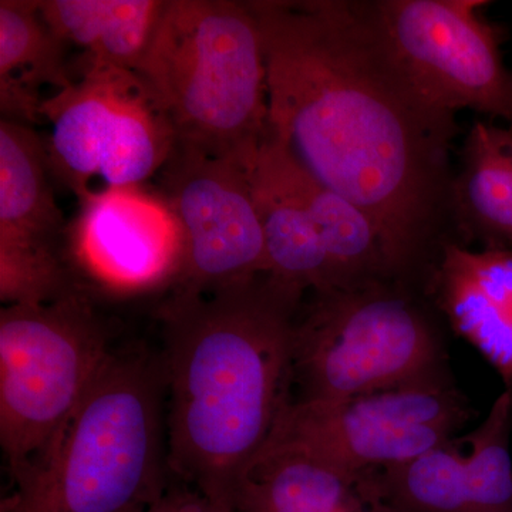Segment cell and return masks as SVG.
Listing matches in <instances>:
<instances>
[{"label":"cell","instance_id":"obj_1","mask_svg":"<svg viewBox=\"0 0 512 512\" xmlns=\"http://www.w3.org/2000/svg\"><path fill=\"white\" fill-rule=\"evenodd\" d=\"M249 3L264 39L269 136L372 218L394 276L409 281L453 211L456 116L404 72L375 0Z\"/></svg>","mask_w":512,"mask_h":512},{"label":"cell","instance_id":"obj_2","mask_svg":"<svg viewBox=\"0 0 512 512\" xmlns=\"http://www.w3.org/2000/svg\"><path fill=\"white\" fill-rule=\"evenodd\" d=\"M303 293L261 275L161 305L171 474L228 512L291 402Z\"/></svg>","mask_w":512,"mask_h":512},{"label":"cell","instance_id":"obj_3","mask_svg":"<svg viewBox=\"0 0 512 512\" xmlns=\"http://www.w3.org/2000/svg\"><path fill=\"white\" fill-rule=\"evenodd\" d=\"M161 352L114 349L45 457L0 512H137L160 497L168 464Z\"/></svg>","mask_w":512,"mask_h":512},{"label":"cell","instance_id":"obj_4","mask_svg":"<svg viewBox=\"0 0 512 512\" xmlns=\"http://www.w3.org/2000/svg\"><path fill=\"white\" fill-rule=\"evenodd\" d=\"M137 73L177 143L251 168L269 133L264 39L251 3L167 0Z\"/></svg>","mask_w":512,"mask_h":512},{"label":"cell","instance_id":"obj_5","mask_svg":"<svg viewBox=\"0 0 512 512\" xmlns=\"http://www.w3.org/2000/svg\"><path fill=\"white\" fill-rule=\"evenodd\" d=\"M443 349L407 282L315 293L296 323L295 400L336 402L443 379Z\"/></svg>","mask_w":512,"mask_h":512},{"label":"cell","instance_id":"obj_6","mask_svg":"<svg viewBox=\"0 0 512 512\" xmlns=\"http://www.w3.org/2000/svg\"><path fill=\"white\" fill-rule=\"evenodd\" d=\"M82 291L0 312V444L13 483L46 456L114 348Z\"/></svg>","mask_w":512,"mask_h":512},{"label":"cell","instance_id":"obj_7","mask_svg":"<svg viewBox=\"0 0 512 512\" xmlns=\"http://www.w3.org/2000/svg\"><path fill=\"white\" fill-rule=\"evenodd\" d=\"M72 86L43 101L50 171L79 198L104 187L146 185L173 153L177 136L153 87L117 67L74 70Z\"/></svg>","mask_w":512,"mask_h":512},{"label":"cell","instance_id":"obj_8","mask_svg":"<svg viewBox=\"0 0 512 512\" xmlns=\"http://www.w3.org/2000/svg\"><path fill=\"white\" fill-rule=\"evenodd\" d=\"M468 416L463 394L443 377L336 402L291 400L271 440L348 470L383 471L454 440Z\"/></svg>","mask_w":512,"mask_h":512},{"label":"cell","instance_id":"obj_9","mask_svg":"<svg viewBox=\"0 0 512 512\" xmlns=\"http://www.w3.org/2000/svg\"><path fill=\"white\" fill-rule=\"evenodd\" d=\"M394 55L437 109L474 110L512 126V73L478 0H375Z\"/></svg>","mask_w":512,"mask_h":512},{"label":"cell","instance_id":"obj_10","mask_svg":"<svg viewBox=\"0 0 512 512\" xmlns=\"http://www.w3.org/2000/svg\"><path fill=\"white\" fill-rule=\"evenodd\" d=\"M158 177L184 234L173 293L204 295L268 274L249 168L175 143Z\"/></svg>","mask_w":512,"mask_h":512},{"label":"cell","instance_id":"obj_11","mask_svg":"<svg viewBox=\"0 0 512 512\" xmlns=\"http://www.w3.org/2000/svg\"><path fill=\"white\" fill-rule=\"evenodd\" d=\"M76 264L117 292H138L177 278L184 234L170 202L146 185L103 187L80 200L69 228Z\"/></svg>","mask_w":512,"mask_h":512},{"label":"cell","instance_id":"obj_12","mask_svg":"<svg viewBox=\"0 0 512 512\" xmlns=\"http://www.w3.org/2000/svg\"><path fill=\"white\" fill-rule=\"evenodd\" d=\"M228 512H402L382 471L336 466L308 448L271 440L245 471Z\"/></svg>","mask_w":512,"mask_h":512},{"label":"cell","instance_id":"obj_13","mask_svg":"<svg viewBox=\"0 0 512 512\" xmlns=\"http://www.w3.org/2000/svg\"><path fill=\"white\" fill-rule=\"evenodd\" d=\"M437 306L512 389V247L444 242L433 272Z\"/></svg>","mask_w":512,"mask_h":512},{"label":"cell","instance_id":"obj_14","mask_svg":"<svg viewBox=\"0 0 512 512\" xmlns=\"http://www.w3.org/2000/svg\"><path fill=\"white\" fill-rule=\"evenodd\" d=\"M249 178L264 231L266 275L302 293L338 289L328 255L293 181L291 161L269 133L252 161Z\"/></svg>","mask_w":512,"mask_h":512},{"label":"cell","instance_id":"obj_15","mask_svg":"<svg viewBox=\"0 0 512 512\" xmlns=\"http://www.w3.org/2000/svg\"><path fill=\"white\" fill-rule=\"evenodd\" d=\"M69 43L47 25L39 0H0V111L2 120H42L40 89L72 86Z\"/></svg>","mask_w":512,"mask_h":512},{"label":"cell","instance_id":"obj_16","mask_svg":"<svg viewBox=\"0 0 512 512\" xmlns=\"http://www.w3.org/2000/svg\"><path fill=\"white\" fill-rule=\"evenodd\" d=\"M167 0H40L43 19L64 42L83 50L76 69L117 67L138 72ZM74 69V70H76Z\"/></svg>","mask_w":512,"mask_h":512},{"label":"cell","instance_id":"obj_17","mask_svg":"<svg viewBox=\"0 0 512 512\" xmlns=\"http://www.w3.org/2000/svg\"><path fill=\"white\" fill-rule=\"evenodd\" d=\"M50 177L39 134L26 124L0 121V245L57 249L66 221Z\"/></svg>","mask_w":512,"mask_h":512},{"label":"cell","instance_id":"obj_18","mask_svg":"<svg viewBox=\"0 0 512 512\" xmlns=\"http://www.w3.org/2000/svg\"><path fill=\"white\" fill-rule=\"evenodd\" d=\"M453 212L490 247L512 244V128L476 121L453 181Z\"/></svg>","mask_w":512,"mask_h":512},{"label":"cell","instance_id":"obj_19","mask_svg":"<svg viewBox=\"0 0 512 512\" xmlns=\"http://www.w3.org/2000/svg\"><path fill=\"white\" fill-rule=\"evenodd\" d=\"M289 161L293 181L318 231L338 289L397 281L372 218L348 198L313 180L291 158Z\"/></svg>","mask_w":512,"mask_h":512},{"label":"cell","instance_id":"obj_20","mask_svg":"<svg viewBox=\"0 0 512 512\" xmlns=\"http://www.w3.org/2000/svg\"><path fill=\"white\" fill-rule=\"evenodd\" d=\"M382 477L402 512H471L466 453L454 440L383 470Z\"/></svg>","mask_w":512,"mask_h":512},{"label":"cell","instance_id":"obj_21","mask_svg":"<svg viewBox=\"0 0 512 512\" xmlns=\"http://www.w3.org/2000/svg\"><path fill=\"white\" fill-rule=\"evenodd\" d=\"M512 389L495 399L470 436L466 476L471 512H512Z\"/></svg>","mask_w":512,"mask_h":512},{"label":"cell","instance_id":"obj_22","mask_svg":"<svg viewBox=\"0 0 512 512\" xmlns=\"http://www.w3.org/2000/svg\"><path fill=\"white\" fill-rule=\"evenodd\" d=\"M137 512H220L197 490L173 476L160 497Z\"/></svg>","mask_w":512,"mask_h":512}]
</instances>
